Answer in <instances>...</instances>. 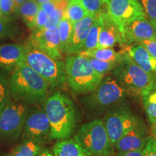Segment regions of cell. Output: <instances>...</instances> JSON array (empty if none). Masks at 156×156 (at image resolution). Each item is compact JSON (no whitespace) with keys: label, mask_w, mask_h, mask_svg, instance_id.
Segmentation results:
<instances>
[{"label":"cell","mask_w":156,"mask_h":156,"mask_svg":"<svg viewBox=\"0 0 156 156\" xmlns=\"http://www.w3.org/2000/svg\"><path fill=\"white\" fill-rule=\"evenodd\" d=\"M9 87L13 100L28 106H36L44 102L50 87L47 82L25 62L11 73Z\"/></svg>","instance_id":"cell-1"},{"label":"cell","mask_w":156,"mask_h":156,"mask_svg":"<svg viewBox=\"0 0 156 156\" xmlns=\"http://www.w3.org/2000/svg\"><path fill=\"white\" fill-rule=\"evenodd\" d=\"M44 108L49 121L51 140L68 139L77 122V113L71 99L60 92L54 93L44 101Z\"/></svg>","instance_id":"cell-2"},{"label":"cell","mask_w":156,"mask_h":156,"mask_svg":"<svg viewBox=\"0 0 156 156\" xmlns=\"http://www.w3.org/2000/svg\"><path fill=\"white\" fill-rule=\"evenodd\" d=\"M25 62L47 82L50 87H62L67 82L65 64L39 48L30 39L25 44Z\"/></svg>","instance_id":"cell-3"},{"label":"cell","mask_w":156,"mask_h":156,"mask_svg":"<svg viewBox=\"0 0 156 156\" xmlns=\"http://www.w3.org/2000/svg\"><path fill=\"white\" fill-rule=\"evenodd\" d=\"M64 64L67 82L74 92L90 93L102 81L103 76L93 69L85 56L71 54L66 58Z\"/></svg>","instance_id":"cell-4"},{"label":"cell","mask_w":156,"mask_h":156,"mask_svg":"<svg viewBox=\"0 0 156 156\" xmlns=\"http://www.w3.org/2000/svg\"><path fill=\"white\" fill-rule=\"evenodd\" d=\"M74 139L89 156H108L114 153V145L101 119L84 124Z\"/></svg>","instance_id":"cell-5"},{"label":"cell","mask_w":156,"mask_h":156,"mask_svg":"<svg viewBox=\"0 0 156 156\" xmlns=\"http://www.w3.org/2000/svg\"><path fill=\"white\" fill-rule=\"evenodd\" d=\"M113 70L114 75L122 87L136 95H141L156 81V75L142 69L126 51L123 59Z\"/></svg>","instance_id":"cell-6"},{"label":"cell","mask_w":156,"mask_h":156,"mask_svg":"<svg viewBox=\"0 0 156 156\" xmlns=\"http://www.w3.org/2000/svg\"><path fill=\"white\" fill-rule=\"evenodd\" d=\"M28 105L11 98L0 113V136L9 142L20 137L27 114Z\"/></svg>","instance_id":"cell-7"},{"label":"cell","mask_w":156,"mask_h":156,"mask_svg":"<svg viewBox=\"0 0 156 156\" xmlns=\"http://www.w3.org/2000/svg\"><path fill=\"white\" fill-rule=\"evenodd\" d=\"M83 99L86 106L91 109L105 108L114 104L125 96L126 90L112 77L102 80L97 88Z\"/></svg>","instance_id":"cell-8"},{"label":"cell","mask_w":156,"mask_h":156,"mask_svg":"<svg viewBox=\"0 0 156 156\" xmlns=\"http://www.w3.org/2000/svg\"><path fill=\"white\" fill-rule=\"evenodd\" d=\"M20 140L21 141L34 140L44 145L51 140L49 121L44 106L29 108Z\"/></svg>","instance_id":"cell-9"},{"label":"cell","mask_w":156,"mask_h":156,"mask_svg":"<svg viewBox=\"0 0 156 156\" xmlns=\"http://www.w3.org/2000/svg\"><path fill=\"white\" fill-rule=\"evenodd\" d=\"M106 12L122 31L132 21L145 17L138 0H105Z\"/></svg>","instance_id":"cell-10"},{"label":"cell","mask_w":156,"mask_h":156,"mask_svg":"<svg viewBox=\"0 0 156 156\" xmlns=\"http://www.w3.org/2000/svg\"><path fill=\"white\" fill-rule=\"evenodd\" d=\"M141 122L138 117L126 108H119L107 114L103 122L112 143L114 144Z\"/></svg>","instance_id":"cell-11"},{"label":"cell","mask_w":156,"mask_h":156,"mask_svg":"<svg viewBox=\"0 0 156 156\" xmlns=\"http://www.w3.org/2000/svg\"><path fill=\"white\" fill-rule=\"evenodd\" d=\"M29 39L39 48L56 59L62 60L60 37L58 25L45 28L37 32H32Z\"/></svg>","instance_id":"cell-12"},{"label":"cell","mask_w":156,"mask_h":156,"mask_svg":"<svg viewBox=\"0 0 156 156\" xmlns=\"http://www.w3.org/2000/svg\"><path fill=\"white\" fill-rule=\"evenodd\" d=\"M124 44L130 45L148 39H155L156 32L153 24L146 17L137 19L126 25L122 31Z\"/></svg>","instance_id":"cell-13"},{"label":"cell","mask_w":156,"mask_h":156,"mask_svg":"<svg viewBox=\"0 0 156 156\" xmlns=\"http://www.w3.org/2000/svg\"><path fill=\"white\" fill-rule=\"evenodd\" d=\"M149 136L147 129L142 122L129 130L114 144V147L119 152H127L143 150Z\"/></svg>","instance_id":"cell-14"},{"label":"cell","mask_w":156,"mask_h":156,"mask_svg":"<svg viewBox=\"0 0 156 156\" xmlns=\"http://www.w3.org/2000/svg\"><path fill=\"white\" fill-rule=\"evenodd\" d=\"M25 44H7L0 46V69L12 72L25 61Z\"/></svg>","instance_id":"cell-15"},{"label":"cell","mask_w":156,"mask_h":156,"mask_svg":"<svg viewBox=\"0 0 156 156\" xmlns=\"http://www.w3.org/2000/svg\"><path fill=\"white\" fill-rule=\"evenodd\" d=\"M95 18V15L90 14L74 23L73 35L66 54H79L83 51L85 40Z\"/></svg>","instance_id":"cell-16"},{"label":"cell","mask_w":156,"mask_h":156,"mask_svg":"<svg viewBox=\"0 0 156 156\" xmlns=\"http://www.w3.org/2000/svg\"><path fill=\"white\" fill-rule=\"evenodd\" d=\"M102 27L97 48H113L117 44H124L122 31L107 12L101 13Z\"/></svg>","instance_id":"cell-17"},{"label":"cell","mask_w":156,"mask_h":156,"mask_svg":"<svg viewBox=\"0 0 156 156\" xmlns=\"http://www.w3.org/2000/svg\"><path fill=\"white\" fill-rule=\"evenodd\" d=\"M129 56L135 63L147 73L156 75V58L141 44H136L126 49Z\"/></svg>","instance_id":"cell-18"},{"label":"cell","mask_w":156,"mask_h":156,"mask_svg":"<svg viewBox=\"0 0 156 156\" xmlns=\"http://www.w3.org/2000/svg\"><path fill=\"white\" fill-rule=\"evenodd\" d=\"M54 156H89L75 139L58 141L53 147Z\"/></svg>","instance_id":"cell-19"},{"label":"cell","mask_w":156,"mask_h":156,"mask_svg":"<svg viewBox=\"0 0 156 156\" xmlns=\"http://www.w3.org/2000/svg\"><path fill=\"white\" fill-rule=\"evenodd\" d=\"M79 54L85 57L94 58L103 61L119 62L125 56L126 51L122 52H116L113 48H94L91 50L83 51Z\"/></svg>","instance_id":"cell-20"},{"label":"cell","mask_w":156,"mask_h":156,"mask_svg":"<svg viewBox=\"0 0 156 156\" xmlns=\"http://www.w3.org/2000/svg\"><path fill=\"white\" fill-rule=\"evenodd\" d=\"M40 5L36 0H27L19 7V15L31 30L34 28Z\"/></svg>","instance_id":"cell-21"},{"label":"cell","mask_w":156,"mask_h":156,"mask_svg":"<svg viewBox=\"0 0 156 156\" xmlns=\"http://www.w3.org/2000/svg\"><path fill=\"white\" fill-rule=\"evenodd\" d=\"M44 144L34 140H24L12 151L9 156H38L44 148Z\"/></svg>","instance_id":"cell-22"},{"label":"cell","mask_w":156,"mask_h":156,"mask_svg":"<svg viewBox=\"0 0 156 156\" xmlns=\"http://www.w3.org/2000/svg\"><path fill=\"white\" fill-rule=\"evenodd\" d=\"M148 119L153 124L156 122V83L141 95Z\"/></svg>","instance_id":"cell-23"},{"label":"cell","mask_w":156,"mask_h":156,"mask_svg":"<svg viewBox=\"0 0 156 156\" xmlns=\"http://www.w3.org/2000/svg\"><path fill=\"white\" fill-rule=\"evenodd\" d=\"M73 25L69 19L64 16L58 23V28L60 37V47L62 53H67L73 35Z\"/></svg>","instance_id":"cell-24"},{"label":"cell","mask_w":156,"mask_h":156,"mask_svg":"<svg viewBox=\"0 0 156 156\" xmlns=\"http://www.w3.org/2000/svg\"><path fill=\"white\" fill-rule=\"evenodd\" d=\"M101 27H102V19H101V14H98L95 15L94 22L90 29L88 35L85 40L83 51L91 50L98 48Z\"/></svg>","instance_id":"cell-25"},{"label":"cell","mask_w":156,"mask_h":156,"mask_svg":"<svg viewBox=\"0 0 156 156\" xmlns=\"http://www.w3.org/2000/svg\"><path fill=\"white\" fill-rule=\"evenodd\" d=\"M88 15L90 13L82 5L80 0H70L64 12V16L69 19L74 24Z\"/></svg>","instance_id":"cell-26"},{"label":"cell","mask_w":156,"mask_h":156,"mask_svg":"<svg viewBox=\"0 0 156 156\" xmlns=\"http://www.w3.org/2000/svg\"><path fill=\"white\" fill-rule=\"evenodd\" d=\"M19 7L14 0H0V17L13 21L19 15Z\"/></svg>","instance_id":"cell-27"},{"label":"cell","mask_w":156,"mask_h":156,"mask_svg":"<svg viewBox=\"0 0 156 156\" xmlns=\"http://www.w3.org/2000/svg\"><path fill=\"white\" fill-rule=\"evenodd\" d=\"M11 98L9 77L5 70L0 71V113Z\"/></svg>","instance_id":"cell-28"},{"label":"cell","mask_w":156,"mask_h":156,"mask_svg":"<svg viewBox=\"0 0 156 156\" xmlns=\"http://www.w3.org/2000/svg\"><path fill=\"white\" fill-rule=\"evenodd\" d=\"M90 63V65L98 73L101 74V75H106L108 72L112 71L118 65L119 62H108L103 61V60L96 59V58L86 57Z\"/></svg>","instance_id":"cell-29"},{"label":"cell","mask_w":156,"mask_h":156,"mask_svg":"<svg viewBox=\"0 0 156 156\" xmlns=\"http://www.w3.org/2000/svg\"><path fill=\"white\" fill-rule=\"evenodd\" d=\"M80 2L90 14L96 15L106 12L105 0H80Z\"/></svg>","instance_id":"cell-30"},{"label":"cell","mask_w":156,"mask_h":156,"mask_svg":"<svg viewBox=\"0 0 156 156\" xmlns=\"http://www.w3.org/2000/svg\"><path fill=\"white\" fill-rule=\"evenodd\" d=\"M18 30V27L13 21L0 17V39L17 36Z\"/></svg>","instance_id":"cell-31"},{"label":"cell","mask_w":156,"mask_h":156,"mask_svg":"<svg viewBox=\"0 0 156 156\" xmlns=\"http://www.w3.org/2000/svg\"><path fill=\"white\" fill-rule=\"evenodd\" d=\"M145 12L146 18L156 21V0H139Z\"/></svg>","instance_id":"cell-32"},{"label":"cell","mask_w":156,"mask_h":156,"mask_svg":"<svg viewBox=\"0 0 156 156\" xmlns=\"http://www.w3.org/2000/svg\"><path fill=\"white\" fill-rule=\"evenodd\" d=\"M48 15L47 13L40 7L36 17V24H35L34 28L32 30V32H37V31H40L45 28V26H46V23L48 21Z\"/></svg>","instance_id":"cell-33"},{"label":"cell","mask_w":156,"mask_h":156,"mask_svg":"<svg viewBox=\"0 0 156 156\" xmlns=\"http://www.w3.org/2000/svg\"><path fill=\"white\" fill-rule=\"evenodd\" d=\"M144 156H156V140L149 136L147 144L143 149Z\"/></svg>","instance_id":"cell-34"},{"label":"cell","mask_w":156,"mask_h":156,"mask_svg":"<svg viewBox=\"0 0 156 156\" xmlns=\"http://www.w3.org/2000/svg\"><path fill=\"white\" fill-rule=\"evenodd\" d=\"M143 47H145L148 52L156 58V40L155 39H148L144 40L139 43Z\"/></svg>","instance_id":"cell-35"},{"label":"cell","mask_w":156,"mask_h":156,"mask_svg":"<svg viewBox=\"0 0 156 156\" xmlns=\"http://www.w3.org/2000/svg\"><path fill=\"white\" fill-rule=\"evenodd\" d=\"M40 7L47 13L48 15H49L56 9V7H57V3H56V0H53L51 2L41 4V5H40Z\"/></svg>","instance_id":"cell-36"},{"label":"cell","mask_w":156,"mask_h":156,"mask_svg":"<svg viewBox=\"0 0 156 156\" xmlns=\"http://www.w3.org/2000/svg\"><path fill=\"white\" fill-rule=\"evenodd\" d=\"M117 156H144L143 150L127 152H119Z\"/></svg>","instance_id":"cell-37"},{"label":"cell","mask_w":156,"mask_h":156,"mask_svg":"<svg viewBox=\"0 0 156 156\" xmlns=\"http://www.w3.org/2000/svg\"><path fill=\"white\" fill-rule=\"evenodd\" d=\"M38 156H54V154L51 152V151L48 148H44L41 153H40V155Z\"/></svg>","instance_id":"cell-38"},{"label":"cell","mask_w":156,"mask_h":156,"mask_svg":"<svg viewBox=\"0 0 156 156\" xmlns=\"http://www.w3.org/2000/svg\"><path fill=\"white\" fill-rule=\"evenodd\" d=\"M152 137L156 140V122L152 124Z\"/></svg>","instance_id":"cell-39"},{"label":"cell","mask_w":156,"mask_h":156,"mask_svg":"<svg viewBox=\"0 0 156 156\" xmlns=\"http://www.w3.org/2000/svg\"><path fill=\"white\" fill-rule=\"evenodd\" d=\"M36 1L39 4V5H41V4L48 2H51V1H53V0H36Z\"/></svg>","instance_id":"cell-40"},{"label":"cell","mask_w":156,"mask_h":156,"mask_svg":"<svg viewBox=\"0 0 156 156\" xmlns=\"http://www.w3.org/2000/svg\"><path fill=\"white\" fill-rule=\"evenodd\" d=\"M14 1L17 4V5H22L23 3H24L25 2H26L27 0H14Z\"/></svg>","instance_id":"cell-41"},{"label":"cell","mask_w":156,"mask_h":156,"mask_svg":"<svg viewBox=\"0 0 156 156\" xmlns=\"http://www.w3.org/2000/svg\"><path fill=\"white\" fill-rule=\"evenodd\" d=\"M151 22L152 24H153L154 28H155V32H156V21H151ZM155 40H156V38H155Z\"/></svg>","instance_id":"cell-42"},{"label":"cell","mask_w":156,"mask_h":156,"mask_svg":"<svg viewBox=\"0 0 156 156\" xmlns=\"http://www.w3.org/2000/svg\"><path fill=\"white\" fill-rule=\"evenodd\" d=\"M2 156H9L8 154H6V155H3Z\"/></svg>","instance_id":"cell-43"},{"label":"cell","mask_w":156,"mask_h":156,"mask_svg":"<svg viewBox=\"0 0 156 156\" xmlns=\"http://www.w3.org/2000/svg\"><path fill=\"white\" fill-rule=\"evenodd\" d=\"M69 1H70V0H69Z\"/></svg>","instance_id":"cell-44"},{"label":"cell","mask_w":156,"mask_h":156,"mask_svg":"<svg viewBox=\"0 0 156 156\" xmlns=\"http://www.w3.org/2000/svg\"><path fill=\"white\" fill-rule=\"evenodd\" d=\"M1 18H2V17H1Z\"/></svg>","instance_id":"cell-45"}]
</instances>
